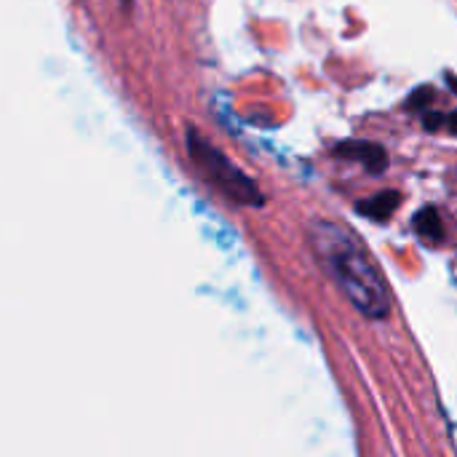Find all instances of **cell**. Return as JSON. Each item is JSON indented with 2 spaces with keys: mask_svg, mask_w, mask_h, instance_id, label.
Listing matches in <instances>:
<instances>
[{
  "mask_svg": "<svg viewBox=\"0 0 457 457\" xmlns=\"http://www.w3.org/2000/svg\"><path fill=\"white\" fill-rule=\"evenodd\" d=\"M308 238L316 260L340 287V292L356 305V311L367 319H386L391 308L388 284L361 241L329 220H316L308 228Z\"/></svg>",
  "mask_w": 457,
  "mask_h": 457,
  "instance_id": "obj_1",
  "label": "cell"
},
{
  "mask_svg": "<svg viewBox=\"0 0 457 457\" xmlns=\"http://www.w3.org/2000/svg\"><path fill=\"white\" fill-rule=\"evenodd\" d=\"M187 153H190L193 163L198 166V171L225 198H230L236 204H244V206H262L265 204V195L260 193V187L254 185V179H249L225 153H220L195 129H187Z\"/></svg>",
  "mask_w": 457,
  "mask_h": 457,
  "instance_id": "obj_2",
  "label": "cell"
},
{
  "mask_svg": "<svg viewBox=\"0 0 457 457\" xmlns=\"http://www.w3.org/2000/svg\"><path fill=\"white\" fill-rule=\"evenodd\" d=\"M335 155L351 158V161H361L364 169L367 171H375V174L386 171V166H388L386 150L378 147V145H370V142H343V145L335 147Z\"/></svg>",
  "mask_w": 457,
  "mask_h": 457,
  "instance_id": "obj_3",
  "label": "cell"
},
{
  "mask_svg": "<svg viewBox=\"0 0 457 457\" xmlns=\"http://www.w3.org/2000/svg\"><path fill=\"white\" fill-rule=\"evenodd\" d=\"M399 201H402V195H399V193H394V190H383V193H378V195H372V198L361 201L356 209H359V214H364V217H372V220H378V222H386V220L396 212Z\"/></svg>",
  "mask_w": 457,
  "mask_h": 457,
  "instance_id": "obj_4",
  "label": "cell"
},
{
  "mask_svg": "<svg viewBox=\"0 0 457 457\" xmlns=\"http://www.w3.org/2000/svg\"><path fill=\"white\" fill-rule=\"evenodd\" d=\"M415 230H418V236L423 238V241H428V244H442L445 241V222H442V214L436 212V209H423V212H418V217H415Z\"/></svg>",
  "mask_w": 457,
  "mask_h": 457,
  "instance_id": "obj_5",
  "label": "cell"
},
{
  "mask_svg": "<svg viewBox=\"0 0 457 457\" xmlns=\"http://www.w3.org/2000/svg\"><path fill=\"white\" fill-rule=\"evenodd\" d=\"M120 8H126V11H129V8H131V0H120Z\"/></svg>",
  "mask_w": 457,
  "mask_h": 457,
  "instance_id": "obj_6",
  "label": "cell"
}]
</instances>
